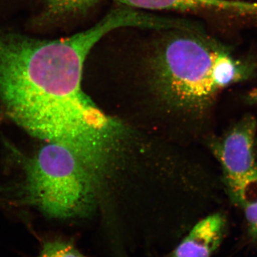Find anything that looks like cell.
Segmentation results:
<instances>
[{"instance_id": "obj_1", "label": "cell", "mask_w": 257, "mask_h": 257, "mask_svg": "<svg viewBox=\"0 0 257 257\" xmlns=\"http://www.w3.org/2000/svg\"><path fill=\"white\" fill-rule=\"evenodd\" d=\"M142 18L117 8L72 36L42 40L0 28V102L35 138L68 147L92 173L105 164L114 125L83 92L88 54L112 30L138 28Z\"/></svg>"}, {"instance_id": "obj_2", "label": "cell", "mask_w": 257, "mask_h": 257, "mask_svg": "<svg viewBox=\"0 0 257 257\" xmlns=\"http://www.w3.org/2000/svg\"><path fill=\"white\" fill-rule=\"evenodd\" d=\"M25 194L29 204L47 216H82L92 207L93 174L68 147L47 143L26 165Z\"/></svg>"}, {"instance_id": "obj_3", "label": "cell", "mask_w": 257, "mask_h": 257, "mask_svg": "<svg viewBox=\"0 0 257 257\" xmlns=\"http://www.w3.org/2000/svg\"><path fill=\"white\" fill-rule=\"evenodd\" d=\"M215 50L195 37L172 39L157 59L159 79L164 90L186 104L199 105L218 92L213 64Z\"/></svg>"}, {"instance_id": "obj_4", "label": "cell", "mask_w": 257, "mask_h": 257, "mask_svg": "<svg viewBox=\"0 0 257 257\" xmlns=\"http://www.w3.org/2000/svg\"><path fill=\"white\" fill-rule=\"evenodd\" d=\"M256 122L245 116L216 148L230 194L241 207L257 201Z\"/></svg>"}, {"instance_id": "obj_5", "label": "cell", "mask_w": 257, "mask_h": 257, "mask_svg": "<svg viewBox=\"0 0 257 257\" xmlns=\"http://www.w3.org/2000/svg\"><path fill=\"white\" fill-rule=\"evenodd\" d=\"M226 221L220 214L207 216L191 230L170 257H211L220 246Z\"/></svg>"}, {"instance_id": "obj_6", "label": "cell", "mask_w": 257, "mask_h": 257, "mask_svg": "<svg viewBox=\"0 0 257 257\" xmlns=\"http://www.w3.org/2000/svg\"><path fill=\"white\" fill-rule=\"evenodd\" d=\"M121 4L140 9L189 10L199 8L229 9L231 3L223 0H115Z\"/></svg>"}, {"instance_id": "obj_7", "label": "cell", "mask_w": 257, "mask_h": 257, "mask_svg": "<svg viewBox=\"0 0 257 257\" xmlns=\"http://www.w3.org/2000/svg\"><path fill=\"white\" fill-rule=\"evenodd\" d=\"M213 75L218 90L227 87L241 78L237 64L224 52L215 51L213 64Z\"/></svg>"}, {"instance_id": "obj_8", "label": "cell", "mask_w": 257, "mask_h": 257, "mask_svg": "<svg viewBox=\"0 0 257 257\" xmlns=\"http://www.w3.org/2000/svg\"><path fill=\"white\" fill-rule=\"evenodd\" d=\"M44 18H57L87 11L97 0H45Z\"/></svg>"}, {"instance_id": "obj_9", "label": "cell", "mask_w": 257, "mask_h": 257, "mask_svg": "<svg viewBox=\"0 0 257 257\" xmlns=\"http://www.w3.org/2000/svg\"><path fill=\"white\" fill-rule=\"evenodd\" d=\"M37 257H86L72 243L55 240L47 241L44 244Z\"/></svg>"}, {"instance_id": "obj_10", "label": "cell", "mask_w": 257, "mask_h": 257, "mask_svg": "<svg viewBox=\"0 0 257 257\" xmlns=\"http://www.w3.org/2000/svg\"><path fill=\"white\" fill-rule=\"evenodd\" d=\"M243 208L249 234L257 242V201Z\"/></svg>"}, {"instance_id": "obj_11", "label": "cell", "mask_w": 257, "mask_h": 257, "mask_svg": "<svg viewBox=\"0 0 257 257\" xmlns=\"http://www.w3.org/2000/svg\"><path fill=\"white\" fill-rule=\"evenodd\" d=\"M256 149H257V145H256Z\"/></svg>"}]
</instances>
